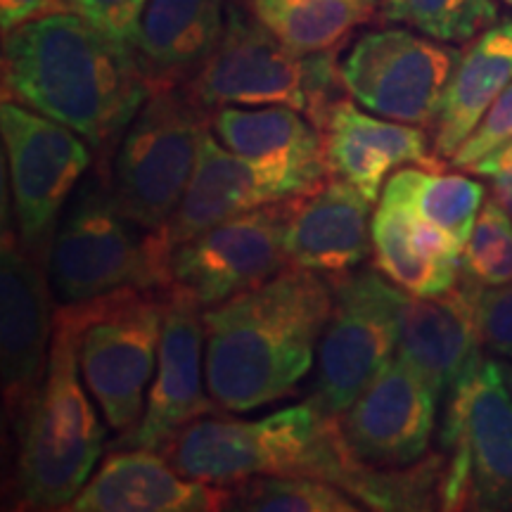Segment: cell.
<instances>
[{
  "label": "cell",
  "mask_w": 512,
  "mask_h": 512,
  "mask_svg": "<svg viewBox=\"0 0 512 512\" xmlns=\"http://www.w3.org/2000/svg\"><path fill=\"white\" fill-rule=\"evenodd\" d=\"M415 211L392 176L373 216L375 268L389 283L413 294H446L460 283V261L430 259L413 235Z\"/></svg>",
  "instance_id": "d4e9b609"
},
{
  "label": "cell",
  "mask_w": 512,
  "mask_h": 512,
  "mask_svg": "<svg viewBox=\"0 0 512 512\" xmlns=\"http://www.w3.org/2000/svg\"><path fill=\"white\" fill-rule=\"evenodd\" d=\"M503 171H512V140L498 147V150L489 152L484 159H479V162L470 169V174L491 178L496 174H503Z\"/></svg>",
  "instance_id": "e575fe53"
},
{
  "label": "cell",
  "mask_w": 512,
  "mask_h": 512,
  "mask_svg": "<svg viewBox=\"0 0 512 512\" xmlns=\"http://www.w3.org/2000/svg\"><path fill=\"white\" fill-rule=\"evenodd\" d=\"M394 178L415 214L446 230L465 249L484 207V185L460 174H439L437 169H401Z\"/></svg>",
  "instance_id": "4316f807"
},
{
  "label": "cell",
  "mask_w": 512,
  "mask_h": 512,
  "mask_svg": "<svg viewBox=\"0 0 512 512\" xmlns=\"http://www.w3.org/2000/svg\"><path fill=\"white\" fill-rule=\"evenodd\" d=\"M503 366V375H505V382H508L510 392H512V361L510 363H501Z\"/></svg>",
  "instance_id": "8d00e7d4"
},
{
  "label": "cell",
  "mask_w": 512,
  "mask_h": 512,
  "mask_svg": "<svg viewBox=\"0 0 512 512\" xmlns=\"http://www.w3.org/2000/svg\"><path fill=\"white\" fill-rule=\"evenodd\" d=\"M309 190L297 176L235 155L209 128L188 190L166 228L159 230V240L171 254L223 221Z\"/></svg>",
  "instance_id": "e0dca14e"
},
{
  "label": "cell",
  "mask_w": 512,
  "mask_h": 512,
  "mask_svg": "<svg viewBox=\"0 0 512 512\" xmlns=\"http://www.w3.org/2000/svg\"><path fill=\"white\" fill-rule=\"evenodd\" d=\"M211 112L183 86L152 88L112 155L110 183L121 211L159 233L176 214L195 171Z\"/></svg>",
  "instance_id": "52a82bcc"
},
{
  "label": "cell",
  "mask_w": 512,
  "mask_h": 512,
  "mask_svg": "<svg viewBox=\"0 0 512 512\" xmlns=\"http://www.w3.org/2000/svg\"><path fill=\"white\" fill-rule=\"evenodd\" d=\"M463 50L411 29L368 31L342 62L349 98L377 117L434 126Z\"/></svg>",
  "instance_id": "7c38bea8"
},
{
  "label": "cell",
  "mask_w": 512,
  "mask_h": 512,
  "mask_svg": "<svg viewBox=\"0 0 512 512\" xmlns=\"http://www.w3.org/2000/svg\"><path fill=\"white\" fill-rule=\"evenodd\" d=\"M441 508L512 510V392L496 358L479 356L448 389Z\"/></svg>",
  "instance_id": "9c48e42d"
},
{
  "label": "cell",
  "mask_w": 512,
  "mask_h": 512,
  "mask_svg": "<svg viewBox=\"0 0 512 512\" xmlns=\"http://www.w3.org/2000/svg\"><path fill=\"white\" fill-rule=\"evenodd\" d=\"M441 396L399 354L373 384L339 415L344 439L363 465L411 467L427 456Z\"/></svg>",
  "instance_id": "9a60e30c"
},
{
  "label": "cell",
  "mask_w": 512,
  "mask_h": 512,
  "mask_svg": "<svg viewBox=\"0 0 512 512\" xmlns=\"http://www.w3.org/2000/svg\"><path fill=\"white\" fill-rule=\"evenodd\" d=\"M152 86L136 48L74 10L3 34V100L60 121L110 162Z\"/></svg>",
  "instance_id": "7a4b0ae2"
},
{
  "label": "cell",
  "mask_w": 512,
  "mask_h": 512,
  "mask_svg": "<svg viewBox=\"0 0 512 512\" xmlns=\"http://www.w3.org/2000/svg\"><path fill=\"white\" fill-rule=\"evenodd\" d=\"M290 207L292 197L266 204L178 245L169 254L166 292L211 309L283 273L290 268L285 252Z\"/></svg>",
  "instance_id": "4fadbf2b"
},
{
  "label": "cell",
  "mask_w": 512,
  "mask_h": 512,
  "mask_svg": "<svg viewBox=\"0 0 512 512\" xmlns=\"http://www.w3.org/2000/svg\"><path fill=\"white\" fill-rule=\"evenodd\" d=\"M0 131L10 162L19 240L46 264L62 211L93 166L91 145L60 121L12 100H3L0 107Z\"/></svg>",
  "instance_id": "30bf717a"
},
{
  "label": "cell",
  "mask_w": 512,
  "mask_h": 512,
  "mask_svg": "<svg viewBox=\"0 0 512 512\" xmlns=\"http://www.w3.org/2000/svg\"><path fill=\"white\" fill-rule=\"evenodd\" d=\"M320 131L330 176L354 185L368 202H377L384 181L396 166H444L434 157L432 143L420 126L370 117L349 98L337 102Z\"/></svg>",
  "instance_id": "44dd1931"
},
{
  "label": "cell",
  "mask_w": 512,
  "mask_h": 512,
  "mask_svg": "<svg viewBox=\"0 0 512 512\" xmlns=\"http://www.w3.org/2000/svg\"><path fill=\"white\" fill-rule=\"evenodd\" d=\"M330 283L335 306L318 342L309 401L339 418L394 361L399 342L384 294L387 278L377 268L332 275Z\"/></svg>",
  "instance_id": "8fae6325"
},
{
  "label": "cell",
  "mask_w": 512,
  "mask_h": 512,
  "mask_svg": "<svg viewBox=\"0 0 512 512\" xmlns=\"http://www.w3.org/2000/svg\"><path fill=\"white\" fill-rule=\"evenodd\" d=\"M370 204L354 185L335 176L294 195L285 228L290 266L330 278L361 266L373 249Z\"/></svg>",
  "instance_id": "d6986e66"
},
{
  "label": "cell",
  "mask_w": 512,
  "mask_h": 512,
  "mask_svg": "<svg viewBox=\"0 0 512 512\" xmlns=\"http://www.w3.org/2000/svg\"><path fill=\"white\" fill-rule=\"evenodd\" d=\"M377 17L437 41L467 43L498 22V8L494 0H380Z\"/></svg>",
  "instance_id": "f1b7e54d"
},
{
  "label": "cell",
  "mask_w": 512,
  "mask_h": 512,
  "mask_svg": "<svg viewBox=\"0 0 512 512\" xmlns=\"http://www.w3.org/2000/svg\"><path fill=\"white\" fill-rule=\"evenodd\" d=\"M335 53H294L242 0H230L221 41L183 88L209 112L285 105L323 128L337 102L349 95Z\"/></svg>",
  "instance_id": "5b68a950"
},
{
  "label": "cell",
  "mask_w": 512,
  "mask_h": 512,
  "mask_svg": "<svg viewBox=\"0 0 512 512\" xmlns=\"http://www.w3.org/2000/svg\"><path fill=\"white\" fill-rule=\"evenodd\" d=\"M501 3L508 5V8H512V0H501Z\"/></svg>",
  "instance_id": "74e56055"
},
{
  "label": "cell",
  "mask_w": 512,
  "mask_h": 512,
  "mask_svg": "<svg viewBox=\"0 0 512 512\" xmlns=\"http://www.w3.org/2000/svg\"><path fill=\"white\" fill-rule=\"evenodd\" d=\"M460 278L482 287L512 283V219L494 197L484 202L460 256Z\"/></svg>",
  "instance_id": "f546056e"
},
{
  "label": "cell",
  "mask_w": 512,
  "mask_h": 512,
  "mask_svg": "<svg viewBox=\"0 0 512 512\" xmlns=\"http://www.w3.org/2000/svg\"><path fill=\"white\" fill-rule=\"evenodd\" d=\"M491 197L508 211V216L512 219V171L491 176Z\"/></svg>",
  "instance_id": "d590c367"
},
{
  "label": "cell",
  "mask_w": 512,
  "mask_h": 512,
  "mask_svg": "<svg viewBox=\"0 0 512 512\" xmlns=\"http://www.w3.org/2000/svg\"><path fill=\"white\" fill-rule=\"evenodd\" d=\"M200 306L181 294L166 292V316L159 342L157 370L147 392L145 413L133 432L117 437L114 446L152 448L166 441L190 422L219 415L204 377V318Z\"/></svg>",
  "instance_id": "2e32d148"
},
{
  "label": "cell",
  "mask_w": 512,
  "mask_h": 512,
  "mask_svg": "<svg viewBox=\"0 0 512 512\" xmlns=\"http://www.w3.org/2000/svg\"><path fill=\"white\" fill-rule=\"evenodd\" d=\"M245 8L299 55L332 53L354 29L380 15V0H242Z\"/></svg>",
  "instance_id": "484cf974"
},
{
  "label": "cell",
  "mask_w": 512,
  "mask_h": 512,
  "mask_svg": "<svg viewBox=\"0 0 512 512\" xmlns=\"http://www.w3.org/2000/svg\"><path fill=\"white\" fill-rule=\"evenodd\" d=\"M79 313L62 304L41 392L15 422L19 448L15 503L22 510H67L105 451V427L81 384Z\"/></svg>",
  "instance_id": "277c9868"
},
{
  "label": "cell",
  "mask_w": 512,
  "mask_h": 512,
  "mask_svg": "<svg viewBox=\"0 0 512 512\" xmlns=\"http://www.w3.org/2000/svg\"><path fill=\"white\" fill-rule=\"evenodd\" d=\"M226 510L249 512H358L363 505L337 484L316 477L259 475L226 484Z\"/></svg>",
  "instance_id": "83f0119b"
},
{
  "label": "cell",
  "mask_w": 512,
  "mask_h": 512,
  "mask_svg": "<svg viewBox=\"0 0 512 512\" xmlns=\"http://www.w3.org/2000/svg\"><path fill=\"white\" fill-rule=\"evenodd\" d=\"M169 254L159 233L140 228L114 200L105 164L91 166L64 207L46 271L60 304H81L140 287L166 292Z\"/></svg>",
  "instance_id": "8992f818"
},
{
  "label": "cell",
  "mask_w": 512,
  "mask_h": 512,
  "mask_svg": "<svg viewBox=\"0 0 512 512\" xmlns=\"http://www.w3.org/2000/svg\"><path fill=\"white\" fill-rule=\"evenodd\" d=\"M53 287L46 264L24 249L17 235L3 230L0 259V356H3L5 418L15 422L41 392L55 337Z\"/></svg>",
  "instance_id": "5bb4252c"
},
{
  "label": "cell",
  "mask_w": 512,
  "mask_h": 512,
  "mask_svg": "<svg viewBox=\"0 0 512 512\" xmlns=\"http://www.w3.org/2000/svg\"><path fill=\"white\" fill-rule=\"evenodd\" d=\"M510 83L512 17H505L472 38L448 81L439 117L432 126V152L439 164H448L456 155Z\"/></svg>",
  "instance_id": "cb8c5ba5"
},
{
  "label": "cell",
  "mask_w": 512,
  "mask_h": 512,
  "mask_svg": "<svg viewBox=\"0 0 512 512\" xmlns=\"http://www.w3.org/2000/svg\"><path fill=\"white\" fill-rule=\"evenodd\" d=\"M230 0H150L140 19L136 55L152 88L183 86L214 53Z\"/></svg>",
  "instance_id": "603a6c76"
},
{
  "label": "cell",
  "mask_w": 512,
  "mask_h": 512,
  "mask_svg": "<svg viewBox=\"0 0 512 512\" xmlns=\"http://www.w3.org/2000/svg\"><path fill=\"white\" fill-rule=\"evenodd\" d=\"M159 453L183 477L207 484L259 475L316 477L347 491L363 510H432L439 503L437 458L399 470L363 465L339 418L318 411L309 399L256 420L207 415L176 432Z\"/></svg>",
  "instance_id": "6da1fadb"
},
{
  "label": "cell",
  "mask_w": 512,
  "mask_h": 512,
  "mask_svg": "<svg viewBox=\"0 0 512 512\" xmlns=\"http://www.w3.org/2000/svg\"><path fill=\"white\" fill-rule=\"evenodd\" d=\"M508 140H512V83L498 95V100L489 107L470 138L458 147L456 155L448 159V166L458 171H470L479 159L498 150Z\"/></svg>",
  "instance_id": "1f68e13d"
},
{
  "label": "cell",
  "mask_w": 512,
  "mask_h": 512,
  "mask_svg": "<svg viewBox=\"0 0 512 512\" xmlns=\"http://www.w3.org/2000/svg\"><path fill=\"white\" fill-rule=\"evenodd\" d=\"M392 311L399 354L432 384L441 399L482 356L475 304L463 283L451 292L413 294L394 283L384 287Z\"/></svg>",
  "instance_id": "ac0fdd59"
},
{
  "label": "cell",
  "mask_w": 512,
  "mask_h": 512,
  "mask_svg": "<svg viewBox=\"0 0 512 512\" xmlns=\"http://www.w3.org/2000/svg\"><path fill=\"white\" fill-rule=\"evenodd\" d=\"M211 131L235 155L297 176L311 190L330 178L323 131L292 107H219Z\"/></svg>",
  "instance_id": "7402d4cb"
},
{
  "label": "cell",
  "mask_w": 512,
  "mask_h": 512,
  "mask_svg": "<svg viewBox=\"0 0 512 512\" xmlns=\"http://www.w3.org/2000/svg\"><path fill=\"white\" fill-rule=\"evenodd\" d=\"M67 10H72L67 0H0V24H3V34H8L31 19Z\"/></svg>",
  "instance_id": "836d02e7"
},
{
  "label": "cell",
  "mask_w": 512,
  "mask_h": 512,
  "mask_svg": "<svg viewBox=\"0 0 512 512\" xmlns=\"http://www.w3.org/2000/svg\"><path fill=\"white\" fill-rule=\"evenodd\" d=\"M475 304V318L482 349L512 361V283L482 287L460 278Z\"/></svg>",
  "instance_id": "4dcf8cb0"
},
{
  "label": "cell",
  "mask_w": 512,
  "mask_h": 512,
  "mask_svg": "<svg viewBox=\"0 0 512 512\" xmlns=\"http://www.w3.org/2000/svg\"><path fill=\"white\" fill-rule=\"evenodd\" d=\"M147 3L150 0H67L76 15L128 46L136 43Z\"/></svg>",
  "instance_id": "d6a6232c"
},
{
  "label": "cell",
  "mask_w": 512,
  "mask_h": 512,
  "mask_svg": "<svg viewBox=\"0 0 512 512\" xmlns=\"http://www.w3.org/2000/svg\"><path fill=\"white\" fill-rule=\"evenodd\" d=\"M228 486L183 477L152 448L114 451L67 505L72 512H216Z\"/></svg>",
  "instance_id": "ffe728a7"
},
{
  "label": "cell",
  "mask_w": 512,
  "mask_h": 512,
  "mask_svg": "<svg viewBox=\"0 0 512 512\" xmlns=\"http://www.w3.org/2000/svg\"><path fill=\"white\" fill-rule=\"evenodd\" d=\"M72 306L81 323V377L107 427L124 437L145 413L162 342L166 292L128 287Z\"/></svg>",
  "instance_id": "ba28073f"
},
{
  "label": "cell",
  "mask_w": 512,
  "mask_h": 512,
  "mask_svg": "<svg viewBox=\"0 0 512 512\" xmlns=\"http://www.w3.org/2000/svg\"><path fill=\"white\" fill-rule=\"evenodd\" d=\"M332 306L330 280L290 266L204 309V377L221 411L249 413L297 392L316 363Z\"/></svg>",
  "instance_id": "3957f363"
}]
</instances>
